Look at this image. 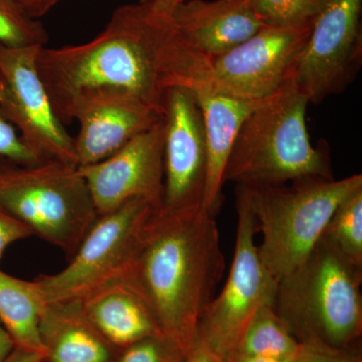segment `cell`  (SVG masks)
Returning a JSON list of instances; mask_svg holds the SVG:
<instances>
[{
  "mask_svg": "<svg viewBox=\"0 0 362 362\" xmlns=\"http://www.w3.org/2000/svg\"><path fill=\"white\" fill-rule=\"evenodd\" d=\"M37 70L59 120L92 93L129 94L163 113L168 90L209 82L211 59L149 2L117 8L108 25L85 44L42 47Z\"/></svg>",
  "mask_w": 362,
  "mask_h": 362,
  "instance_id": "obj_1",
  "label": "cell"
},
{
  "mask_svg": "<svg viewBox=\"0 0 362 362\" xmlns=\"http://www.w3.org/2000/svg\"><path fill=\"white\" fill-rule=\"evenodd\" d=\"M216 216L204 206L147 221L126 277L153 312L162 334L189 349L225 272Z\"/></svg>",
  "mask_w": 362,
  "mask_h": 362,
  "instance_id": "obj_2",
  "label": "cell"
},
{
  "mask_svg": "<svg viewBox=\"0 0 362 362\" xmlns=\"http://www.w3.org/2000/svg\"><path fill=\"white\" fill-rule=\"evenodd\" d=\"M362 268L321 238L313 251L278 282L274 308L297 341L310 349L361 346Z\"/></svg>",
  "mask_w": 362,
  "mask_h": 362,
  "instance_id": "obj_3",
  "label": "cell"
},
{
  "mask_svg": "<svg viewBox=\"0 0 362 362\" xmlns=\"http://www.w3.org/2000/svg\"><path fill=\"white\" fill-rule=\"evenodd\" d=\"M309 102L287 83L262 100L243 123L225 180L275 185L305 177L333 180L329 156L313 146L306 127Z\"/></svg>",
  "mask_w": 362,
  "mask_h": 362,
  "instance_id": "obj_4",
  "label": "cell"
},
{
  "mask_svg": "<svg viewBox=\"0 0 362 362\" xmlns=\"http://www.w3.org/2000/svg\"><path fill=\"white\" fill-rule=\"evenodd\" d=\"M243 185L249 194L258 233H262L259 258L278 284L308 258L340 204L361 189L362 175Z\"/></svg>",
  "mask_w": 362,
  "mask_h": 362,
  "instance_id": "obj_5",
  "label": "cell"
},
{
  "mask_svg": "<svg viewBox=\"0 0 362 362\" xmlns=\"http://www.w3.org/2000/svg\"><path fill=\"white\" fill-rule=\"evenodd\" d=\"M0 206L70 257L99 216L78 166L56 160L21 165L0 157Z\"/></svg>",
  "mask_w": 362,
  "mask_h": 362,
  "instance_id": "obj_6",
  "label": "cell"
},
{
  "mask_svg": "<svg viewBox=\"0 0 362 362\" xmlns=\"http://www.w3.org/2000/svg\"><path fill=\"white\" fill-rule=\"evenodd\" d=\"M237 237L226 284L202 314L197 337L223 361L235 354L243 333L263 305L273 303L277 282L259 258L256 218L245 185L237 187Z\"/></svg>",
  "mask_w": 362,
  "mask_h": 362,
  "instance_id": "obj_7",
  "label": "cell"
},
{
  "mask_svg": "<svg viewBox=\"0 0 362 362\" xmlns=\"http://www.w3.org/2000/svg\"><path fill=\"white\" fill-rule=\"evenodd\" d=\"M159 207L135 199L98 216L68 265L54 275L35 279L47 303L81 300L125 277L145 226Z\"/></svg>",
  "mask_w": 362,
  "mask_h": 362,
  "instance_id": "obj_8",
  "label": "cell"
},
{
  "mask_svg": "<svg viewBox=\"0 0 362 362\" xmlns=\"http://www.w3.org/2000/svg\"><path fill=\"white\" fill-rule=\"evenodd\" d=\"M362 0H326L312 25L290 83L309 104L346 89L362 62Z\"/></svg>",
  "mask_w": 362,
  "mask_h": 362,
  "instance_id": "obj_9",
  "label": "cell"
},
{
  "mask_svg": "<svg viewBox=\"0 0 362 362\" xmlns=\"http://www.w3.org/2000/svg\"><path fill=\"white\" fill-rule=\"evenodd\" d=\"M42 47L0 45V76L4 83L0 111L40 160L77 165L74 137L57 115L37 70Z\"/></svg>",
  "mask_w": 362,
  "mask_h": 362,
  "instance_id": "obj_10",
  "label": "cell"
},
{
  "mask_svg": "<svg viewBox=\"0 0 362 362\" xmlns=\"http://www.w3.org/2000/svg\"><path fill=\"white\" fill-rule=\"evenodd\" d=\"M312 25H266L233 49L211 59L209 84L249 101H261L290 82Z\"/></svg>",
  "mask_w": 362,
  "mask_h": 362,
  "instance_id": "obj_11",
  "label": "cell"
},
{
  "mask_svg": "<svg viewBox=\"0 0 362 362\" xmlns=\"http://www.w3.org/2000/svg\"><path fill=\"white\" fill-rule=\"evenodd\" d=\"M164 188L162 209L204 206L206 146L204 118L194 90L175 87L164 102Z\"/></svg>",
  "mask_w": 362,
  "mask_h": 362,
  "instance_id": "obj_12",
  "label": "cell"
},
{
  "mask_svg": "<svg viewBox=\"0 0 362 362\" xmlns=\"http://www.w3.org/2000/svg\"><path fill=\"white\" fill-rule=\"evenodd\" d=\"M164 135L162 119L104 160L78 168L99 216L135 199L162 206Z\"/></svg>",
  "mask_w": 362,
  "mask_h": 362,
  "instance_id": "obj_13",
  "label": "cell"
},
{
  "mask_svg": "<svg viewBox=\"0 0 362 362\" xmlns=\"http://www.w3.org/2000/svg\"><path fill=\"white\" fill-rule=\"evenodd\" d=\"M162 119L163 113L126 93L102 90L82 98L70 113L71 122L80 125L74 137L78 168L104 160Z\"/></svg>",
  "mask_w": 362,
  "mask_h": 362,
  "instance_id": "obj_14",
  "label": "cell"
},
{
  "mask_svg": "<svg viewBox=\"0 0 362 362\" xmlns=\"http://www.w3.org/2000/svg\"><path fill=\"white\" fill-rule=\"evenodd\" d=\"M169 16L183 37L211 59L267 25L251 0H187Z\"/></svg>",
  "mask_w": 362,
  "mask_h": 362,
  "instance_id": "obj_15",
  "label": "cell"
},
{
  "mask_svg": "<svg viewBox=\"0 0 362 362\" xmlns=\"http://www.w3.org/2000/svg\"><path fill=\"white\" fill-rule=\"evenodd\" d=\"M204 118L206 146L204 209L211 216L223 202L226 164L243 123L262 101H249L223 94L207 84L194 90Z\"/></svg>",
  "mask_w": 362,
  "mask_h": 362,
  "instance_id": "obj_16",
  "label": "cell"
},
{
  "mask_svg": "<svg viewBox=\"0 0 362 362\" xmlns=\"http://www.w3.org/2000/svg\"><path fill=\"white\" fill-rule=\"evenodd\" d=\"M78 301L90 322L120 351L147 338L163 335L146 300L126 276Z\"/></svg>",
  "mask_w": 362,
  "mask_h": 362,
  "instance_id": "obj_17",
  "label": "cell"
},
{
  "mask_svg": "<svg viewBox=\"0 0 362 362\" xmlns=\"http://www.w3.org/2000/svg\"><path fill=\"white\" fill-rule=\"evenodd\" d=\"M40 335L44 362H117L121 352L90 322L78 300L47 304Z\"/></svg>",
  "mask_w": 362,
  "mask_h": 362,
  "instance_id": "obj_18",
  "label": "cell"
},
{
  "mask_svg": "<svg viewBox=\"0 0 362 362\" xmlns=\"http://www.w3.org/2000/svg\"><path fill=\"white\" fill-rule=\"evenodd\" d=\"M47 305L35 280H23L0 271V323L16 349L44 356L40 323Z\"/></svg>",
  "mask_w": 362,
  "mask_h": 362,
  "instance_id": "obj_19",
  "label": "cell"
},
{
  "mask_svg": "<svg viewBox=\"0 0 362 362\" xmlns=\"http://www.w3.org/2000/svg\"><path fill=\"white\" fill-rule=\"evenodd\" d=\"M304 349V345L297 341L281 320L274 304L268 303L263 305L252 317L233 356L239 354L298 358Z\"/></svg>",
  "mask_w": 362,
  "mask_h": 362,
  "instance_id": "obj_20",
  "label": "cell"
},
{
  "mask_svg": "<svg viewBox=\"0 0 362 362\" xmlns=\"http://www.w3.org/2000/svg\"><path fill=\"white\" fill-rule=\"evenodd\" d=\"M322 239L343 258L362 268V188L337 207Z\"/></svg>",
  "mask_w": 362,
  "mask_h": 362,
  "instance_id": "obj_21",
  "label": "cell"
},
{
  "mask_svg": "<svg viewBox=\"0 0 362 362\" xmlns=\"http://www.w3.org/2000/svg\"><path fill=\"white\" fill-rule=\"evenodd\" d=\"M49 35L14 0H0V45L8 47H45Z\"/></svg>",
  "mask_w": 362,
  "mask_h": 362,
  "instance_id": "obj_22",
  "label": "cell"
},
{
  "mask_svg": "<svg viewBox=\"0 0 362 362\" xmlns=\"http://www.w3.org/2000/svg\"><path fill=\"white\" fill-rule=\"evenodd\" d=\"M326 0H251L267 25L297 26L313 23Z\"/></svg>",
  "mask_w": 362,
  "mask_h": 362,
  "instance_id": "obj_23",
  "label": "cell"
},
{
  "mask_svg": "<svg viewBox=\"0 0 362 362\" xmlns=\"http://www.w3.org/2000/svg\"><path fill=\"white\" fill-rule=\"evenodd\" d=\"M187 350L165 335H157L123 349L117 362H185Z\"/></svg>",
  "mask_w": 362,
  "mask_h": 362,
  "instance_id": "obj_24",
  "label": "cell"
},
{
  "mask_svg": "<svg viewBox=\"0 0 362 362\" xmlns=\"http://www.w3.org/2000/svg\"><path fill=\"white\" fill-rule=\"evenodd\" d=\"M4 78L0 76V100L4 93ZM0 157L21 165H33L42 161L23 144L18 133L4 118L1 111H0Z\"/></svg>",
  "mask_w": 362,
  "mask_h": 362,
  "instance_id": "obj_25",
  "label": "cell"
},
{
  "mask_svg": "<svg viewBox=\"0 0 362 362\" xmlns=\"http://www.w3.org/2000/svg\"><path fill=\"white\" fill-rule=\"evenodd\" d=\"M33 232L0 206V261L7 247L18 240L33 237Z\"/></svg>",
  "mask_w": 362,
  "mask_h": 362,
  "instance_id": "obj_26",
  "label": "cell"
},
{
  "mask_svg": "<svg viewBox=\"0 0 362 362\" xmlns=\"http://www.w3.org/2000/svg\"><path fill=\"white\" fill-rule=\"evenodd\" d=\"M297 362H362L361 346L332 350L316 349L305 346Z\"/></svg>",
  "mask_w": 362,
  "mask_h": 362,
  "instance_id": "obj_27",
  "label": "cell"
},
{
  "mask_svg": "<svg viewBox=\"0 0 362 362\" xmlns=\"http://www.w3.org/2000/svg\"><path fill=\"white\" fill-rule=\"evenodd\" d=\"M62 0H14L16 4L32 18H42Z\"/></svg>",
  "mask_w": 362,
  "mask_h": 362,
  "instance_id": "obj_28",
  "label": "cell"
},
{
  "mask_svg": "<svg viewBox=\"0 0 362 362\" xmlns=\"http://www.w3.org/2000/svg\"><path fill=\"white\" fill-rule=\"evenodd\" d=\"M185 362H225L214 354L202 340L195 337L194 342L187 350Z\"/></svg>",
  "mask_w": 362,
  "mask_h": 362,
  "instance_id": "obj_29",
  "label": "cell"
},
{
  "mask_svg": "<svg viewBox=\"0 0 362 362\" xmlns=\"http://www.w3.org/2000/svg\"><path fill=\"white\" fill-rule=\"evenodd\" d=\"M16 349L13 338L8 334L6 328L0 323V362H6L11 352Z\"/></svg>",
  "mask_w": 362,
  "mask_h": 362,
  "instance_id": "obj_30",
  "label": "cell"
},
{
  "mask_svg": "<svg viewBox=\"0 0 362 362\" xmlns=\"http://www.w3.org/2000/svg\"><path fill=\"white\" fill-rule=\"evenodd\" d=\"M6 362H44V356L16 347Z\"/></svg>",
  "mask_w": 362,
  "mask_h": 362,
  "instance_id": "obj_31",
  "label": "cell"
},
{
  "mask_svg": "<svg viewBox=\"0 0 362 362\" xmlns=\"http://www.w3.org/2000/svg\"><path fill=\"white\" fill-rule=\"evenodd\" d=\"M298 358H275V357L239 356L237 354V356L230 357L226 362H297Z\"/></svg>",
  "mask_w": 362,
  "mask_h": 362,
  "instance_id": "obj_32",
  "label": "cell"
},
{
  "mask_svg": "<svg viewBox=\"0 0 362 362\" xmlns=\"http://www.w3.org/2000/svg\"><path fill=\"white\" fill-rule=\"evenodd\" d=\"M185 1L187 0H152L149 4L158 13L170 16L176 7Z\"/></svg>",
  "mask_w": 362,
  "mask_h": 362,
  "instance_id": "obj_33",
  "label": "cell"
},
{
  "mask_svg": "<svg viewBox=\"0 0 362 362\" xmlns=\"http://www.w3.org/2000/svg\"><path fill=\"white\" fill-rule=\"evenodd\" d=\"M152 0H140V2H144V4H146V2H151Z\"/></svg>",
  "mask_w": 362,
  "mask_h": 362,
  "instance_id": "obj_34",
  "label": "cell"
}]
</instances>
